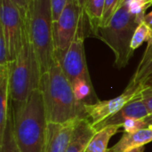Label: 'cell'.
Returning <instances> with one entry per match:
<instances>
[{
	"label": "cell",
	"instance_id": "3",
	"mask_svg": "<svg viewBox=\"0 0 152 152\" xmlns=\"http://www.w3.org/2000/svg\"><path fill=\"white\" fill-rule=\"evenodd\" d=\"M25 26L34 48L41 75L48 72L55 60L53 19L50 0H31Z\"/></svg>",
	"mask_w": 152,
	"mask_h": 152
},
{
	"label": "cell",
	"instance_id": "6",
	"mask_svg": "<svg viewBox=\"0 0 152 152\" xmlns=\"http://www.w3.org/2000/svg\"><path fill=\"white\" fill-rule=\"evenodd\" d=\"M84 8L77 0H69L59 19L53 22L55 56L63 54L75 39L79 28L85 24Z\"/></svg>",
	"mask_w": 152,
	"mask_h": 152
},
{
	"label": "cell",
	"instance_id": "7",
	"mask_svg": "<svg viewBox=\"0 0 152 152\" xmlns=\"http://www.w3.org/2000/svg\"><path fill=\"white\" fill-rule=\"evenodd\" d=\"M0 32L4 36L10 61H12L23 46L26 26L21 12L10 0H1Z\"/></svg>",
	"mask_w": 152,
	"mask_h": 152
},
{
	"label": "cell",
	"instance_id": "23",
	"mask_svg": "<svg viewBox=\"0 0 152 152\" xmlns=\"http://www.w3.org/2000/svg\"><path fill=\"white\" fill-rule=\"evenodd\" d=\"M50 1L52 5V11H53V19L54 22L59 19L60 15L61 14L69 0H50Z\"/></svg>",
	"mask_w": 152,
	"mask_h": 152
},
{
	"label": "cell",
	"instance_id": "9",
	"mask_svg": "<svg viewBox=\"0 0 152 152\" xmlns=\"http://www.w3.org/2000/svg\"><path fill=\"white\" fill-rule=\"evenodd\" d=\"M143 89L144 86L142 85L134 84L130 81L124 92L118 97L106 101L99 100L95 103L85 105L86 115L95 126L118 112L130 101L142 94Z\"/></svg>",
	"mask_w": 152,
	"mask_h": 152
},
{
	"label": "cell",
	"instance_id": "10",
	"mask_svg": "<svg viewBox=\"0 0 152 152\" xmlns=\"http://www.w3.org/2000/svg\"><path fill=\"white\" fill-rule=\"evenodd\" d=\"M78 118L61 124L48 123L45 152H66Z\"/></svg>",
	"mask_w": 152,
	"mask_h": 152
},
{
	"label": "cell",
	"instance_id": "19",
	"mask_svg": "<svg viewBox=\"0 0 152 152\" xmlns=\"http://www.w3.org/2000/svg\"><path fill=\"white\" fill-rule=\"evenodd\" d=\"M152 41V28L143 20L140 22L138 27L136 28L131 43V48L134 52L138 49L144 42H151Z\"/></svg>",
	"mask_w": 152,
	"mask_h": 152
},
{
	"label": "cell",
	"instance_id": "27",
	"mask_svg": "<svg viewBox=\"0 0 152 152\" xmlns=\"http://www.w3.org/2000/svg\"><path fill=\"white\" fill-rule=\"evenodd\" d=\"M144 20L151 26L152 28V12H151L149 14H147V15H145V17H144Z\"/></svg>",
	"mask_w": 152,
	"mask_h": 152
},
{
	"label": "cell",
	"instance_id": "24",
	"mask_svg": "<svg viewBox=\"0 0 152 152\" xmlns=\"http://www.w3.org/2000/svg\"><path fill=\"white\" fill-rule=\"evenodd\" d=\"M151 61H152V41L151 42H150V43H148L147 48H146V50H145V52H144V53H143V55H142V60H141V61H140V63H139V65H138V67H137L136 70L142 69L145 65H147V64H148L149 62H151Z\"/></svg>",
	"mask_w": 152,
	"mask_h": 152
},
{
	"label": "cell",
	"instance_id": "14",
	"mask_svg": "<svg viewBox=\"0 0 152 152\" xmlns=\"http://www.w3.org/2000/svg\"><path fill=\"white\" fill-rule=\"evenodd\" d=\"M9 70L10 65L5 68H0V137L4 134L8 115L11 110V108H9V99H11L9 91Z\"/></svg>",
	"mask_w": 152,
	"mask_h": 152
},
{
	"label": "cell",
	"instance_id": "30",
	"mask_svg": "<svg viewBox=\"0 0 152 152\" xmlns=\"http://www.w3.org/2000/svg\"><path fill=\"white\" fill-rule=\"evenodd\" d=\"M144 121H145V123L147 124L148 126H152V114L151 115H149L147 118H145Z\"/></svg>",
	"mask_w": 152,
	"mask_h": 152
},
{
	"label": "cell",
	"instance_id": "22",
	"mask_svg": "<svg viewBox=\"0 0 152 152\" xmlns=\"http://www.w3.org/2000/svg\"><path fill=\"white\" fill-rule=\"evenodd\" d=\"M152 75V61L151 62H149L147 65H145L142 69L135 70L132 79L130 80L131 82L134 83V84H139L142 85L143 83V81L148 78L150 76Z\"/></svg>",
	"mask_w": 152,
	"mask_h": 152
},
{
	"label": "cell",
	"instance_id": "32",
	"mask_svg": "<svg viewBox=\"0 0 152 152\" xmlns=\"http://www.w3.org/2000/svg\"><path fill=\"white\" fill-rule=\"evenodd\" d=\"M146 1H147V3H148V4H149L150 5H151V4H152V0H146Z\"/></svg>",
	"mask_w": 152,
	"mask_h": 152
},
{
	"label": "cell",
	"instance_id": "11",
	"mask_svg": "<svg viewBox=\"0 0 152 152\" xmlns=\"http://www.w3.org/2000/svg\"><path fill=\"white\" fill-rule=\"evenodd\" d=\"M142 94L138 95L137 97L130 101L118 112H117L108 119L104 120L103 122L95 126L94 127L96 131L107 126H114V125L122 126V124L127 119H131V118L144 119L145 118H147L150 115V112L142 99Z\"/></svg>",
	"mask_w": 152,
	"mask_h": 152
},
{
	"label": "cell",
	"instance_id": "26",
	"mask_svg": "<svg viewBox=\"0 0 152 152\" xmlns=\"http://www.w3.org/2000/svg\"><path fill=\"white\" fill-rule=\"evenodd\" d=\"M142 99L148 108V110L150 112V115L152 114V90L144 87L143 92H142Z\"/></svg>",
	"mask_w": 152,
	"mask_h": 152
},
{
	"label": "cell",
	"instance_id": "16",
	"mask_svg": "<svg viewBox=\"0 0 152 152\" xmlns=\"http://www.w3.org/2000/svg\"><path fill=\"white\" fill-rule=\"evenodd\" d=\"M122 127L120 125L107 126L98 131L91 139L86 152H108V145L110 138L118 133L119 128Z\"/></svg>",
	"mask_w": 152,
	"mask_h": 152
},
{
	"label": "cell",
	"instance_id": "15",
	"mask_svg": "<svg viewBox=\"0 0 152 152\" xmlns=\"http://www.w3.org/2000/svg\"><path fill=\"white\" fill-rule=\"evenodd\" d=\"M73 93L77 104L83 108L86 104L95 103L99 101L94 89L92 81L84 78H77L71 83Z\"/></svg>",
	"mask_w": 152,
	"mask_h": 152
},
{
	"label": "cell",
	"instance_id": "5",
	"mask_svg": "<svg viewBox=\"0 0 152 152\" xmlns=\"http://www.w3.org/2000/svg\"><path fill=\"white\" fill-rule=\"evenodd\" d=\"M41 77L40 67L26 29L20 52L14 61H10L9 91L12 102H25L34 90L39 88Z\"/></svg>",
	"mask_w": 152,
	"mask_h": 152
},
{
	"label": "cell",
	"instance_id": "8",
	"mask_svg": "<svg viewBox=\"0 0 152 152\" xmlns=\"http://www.w3.org/2000/svg\"><path fill=\"white\" fill-rule=\"evenodd\" d=\"M84 41L85 33L82 25L67 51L60 56H55L70 84L77 78L92 81L87 68Z\"/></svg>",
	"mask_w": 152,
	"mask_h": 152
},
{
	"label": "cell",
	"instance_id": "25",
	"mask_svg": "<svg viewBox=\"0 0 152 152\" xmlns=\"http://www.w3.org/2000/svg\"><path fill=\"white\" fill-rule=\"evenodd\" d=\"M10 1L20 10L25 20V17H26L27 12L29 6V3L31 0H10Z\"/></svg>",
	"mask_w": 152,
	"mask_h": 152
},
{
	"label": "cell",
	"instance_id": "29",
	"mask_svg": "<svg viewBox=\"0 0 152 152\" xmlns=\"http://www.w3.org/2000/svg\"><path fill=\"white\" fill-rule=\"evenodd\" d=\"M143 86H151L152 85V75L151 76H150L148 78H146L144 81H143V83L142 84Z\"/></svg>",
	"mask_w": 152,
	"mask_h": 152
},
{
	"label": "cell",
	"instance_id": "20",
	"mask_svg": "<svg viewBox=\"0 0 152 152\" xmlns=\"http://www.w3.org/2000/svg\"><path fill=\"white\" fill-rule=\"evenodd\" d=\"M123 0H105L104 3V9H103V14L101 20L100 27L106 26L110 19L113 17L117 10L121 5Z\"/></svg>",
	"mask_w": 152,
	"mask_h": 152
},
{
	"label": "cell",
	"instance_id": "4",
	"mask_svg": "<svg viewBox=\"0 0 152 152\" xmlns=\"http://www.w3.org/2000/svg\"><path fill=\"white\" fill-rule=\"evenodd\" d=\"M144 17L145 15L132 12L128 0H123L109 23L99 27L93 34L111 49L115 55V66L118 69H123L128 65L134 54L131 48L133 36Z\"/></svg>",
	"mask_w": 152,
	"mask_h": 152
},
{
	"label": "cell",
	"instance_id": "33",
	"mask_svg": "<svg viewBox=\"0 0 152 152\" xmlns=\"http://www.w3.org/2000/svg\"><path fill=\"white\" fill-rule=\"evenodd\" d=\"M144 87H146V88H149V89H151L152 90V85H151V86H144Z\"/></svg>",
	"mask_w": 152,
	"mask_h": 152
},
{
	"label": "cell",
	"instance_id": "31",
	"mask_svg": "<svg viewBox=\"0 0 152 152\" xmlns=\"http://www.w3.org/2000/svg\"><path fill=\"white\" fill-rule=\"evenodd\" d=\"M77 3L84 8L85 7V2H86V0H77Z\"/></svg>",
	"mask_w": 152,
	"mask_h": 152
},
{
	"label": "cell",
	"instance_id": "13",
	"mask_svg": "<svg viewBox=\"0 0 152 152\" xmlns=\"http://www.w3.org/2000/svg\"><path fill=\"white\" fill-rule=\"evenodd\" d=\"M152 142V126L132 133H124L120 140L108 152H126L131 149L145 146Z\"/></svg>",
	"mask_w": 152,
	"mask_h": 152
},
{
	"label": "cell",
	"instance_id": "17",
	"mask_svg": "<svg viewBox=\"0 0 152 152\" xmlns=\"http://www.w3.org/2000/svg\"><path fill=\"white\" fill-rule=\"evenodd\" d=\"M104 3L105 0H86L85 2L84 10L93 34L101 25Z\"/></svg>",
	"mask_w": 152,
	"mask_h": 152
},
{
	"label": "cell",
	"instance_id": "21",
	"mask_svg": "<svg viewBox=\"0 0 152 152\" xmlns=\"http://www.w3.org/2000/svg\"><path fill=\"white\" fill-rule=\"evenodd\" d=\"M146 127H149V126L145 123L144 119L131 118V119H127L122 124V128L124 129V133H132V132L139 131Z\"/></svg>",
	"mask_w": 152,
	"mask_h": 152
},
{
	"label": "cell",
	"instance_id": "12",
	"mask_svg": "<svg viewBox=\"0 0 152 152\" xmlns=\"http://www.w3.org/2000/svg\"><path fill=\"white\" fill-rule=\"evenodd\" d=\"M96 129L88 118H79L66 152H86Z\"/></svg>",
	"mask_w": 152,
	"mask_h": 152
},
{
	"label": "cell",
	"instance_id": "28",
	"mask_svg": "<svg viewBox=\"0 0 152 152\" xmlns=\"http://www.w3.org/2000/svg\"><path fill=\"white\" fill-rule=\"evenodd\" d=\"M145 151V147L144 146H141V147H137V148H134V149H131L129 151L126 152H144Z\"/></svg>",
	"mask_w": 152,
	"mask_h": 152
},
{
	"label": "cell",
	"instance_id": "2",
	"mask_svg": "<svg viewBox=\"0 0 152 152\" xmlns=\"http://www.w3.org/2000/svg\"><path fill=\"white\" fill-rule=\"evenodd\" d=\"M48 123H65L77 118H87L75 98L72 86L59 61L54 60L48 72L42 75L39 84Z\"/></svg>",
	"mask_w": 152,
	"mask_h": 152
},
{
	"label": "cell",
	"instance_id": "18",
	"mask_svg": "<svg viewBox=\"0 0 152 152\" xmlns=\"http://www.w3.org/2000/svg\"><path fill=\"white\" fill-rule=\"evenodd\" d=\"M0 152H20L14 138L12 108L8 115L4 134L0 137Z\"/></svg>",
	"mask_w": 152,
	"mask_h": 152
},
{
	"label": "cell",
	"instance_id": "1",
	"mask_svg": "<svg viewBox=\"0 0 152 152\" xmlns=\"http://www.w3.org/2000/svg\"><path fill=\"white\" fill-rule=\"evenodd\" d=\"M13 133L20 152H45L48 121L40 89L20 103L12 102Z\"/></svg>",
	"mask_w": 152,
	"mask_h": 152
}]
</instances>
